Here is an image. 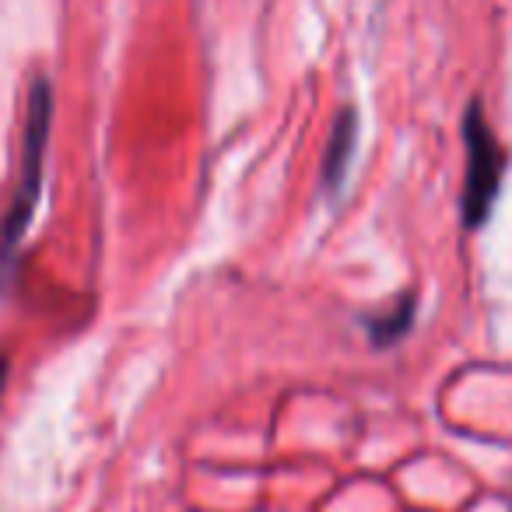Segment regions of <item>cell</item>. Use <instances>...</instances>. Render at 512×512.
I'll use <instances>...</instances> for the list:
<instances>
[{
  "label": "cell",
  "mask_w": 512,
  "mask_h": 512,
  "mask_svg": "<svg viewBox=\"0 0 512 512\" xmlns=\"http://www.w3.org/2000/svg\"><path fill=\"white\" fill-rule=\"evenodd\" d=\"M509 512H512V505H509Z\"/></svg>",
  "instance_id": "obj_6"
},
{
  "label": "cell",
  "mask_w": 512,
  "mask_h": 512,
  "mask_svg": "<svg viewBox=\"0 0 512 512\" xmlns=\"http://www.w3.org/2000/svg\"><path fill=\"white\" fill-rule=\"evenodd\" d=\"M414 313H418V295L407 292L393 302L386 313H376L365 320V330H369L372 344L376 348H393L400 337H407V330L414 327Z\"/></svg>",
  "instance_id": "obj_4"
},
{
  "label": "cell",
  "mask_w": 512,
  "mask_h": 512,
  "mask_svg": "<svg viewBox=\"0 0 512 512\" xmlns=\"http://www.w3.org/2000/svg\"><path fill=\"white\" fill-rule=\"evenodd\" d=\"M50 123H53V88L46 78H36L29 88V113H25V141H22V176L18 190L11 197V207L0 218V292L8 288L15 256L36 218L39 193H43V165H46V144H50Z\"/></svg>",
  "instance_id": "obj_1"
},
{
  "label": "cell",
  "mask_w": 512,
  "mask_h": 512,
  "mask_svg": "<svg viewBox=\"0 0 512 512\" xmlns=\"http://www.w3.org/2000/svg\"><path fill=\"white\" fill-rule=\"evenodd\" d=\"M355 148H358V113L355 109H341V116L334 120V134H330V144H327V155H323V190L330 197L344 190V179H348V165L355 158Z\"/></svg>",
  "instance_id": "obj_3"
},
{
  "label": "cell",
  "mask_w": 512,
  "mask_h": 512,
  "mask_svg": "<svg viewBox=\"0 0 512 512\" xmlns=\"http://www.w3.org/2000/svg\"><path fill=\"white\" fill-rule=\"evenodd\" d=\"M463 144H467V183H463V225L481 228L502 193V176L509 155L484 116V102L474 99L463 116Z\"/></svg>",
  "instance_id": "obj_2"
},
{
  "label": "cell",
  "mask_w": 512,
  "mask_h": 512,
  "mask_svg": "<svg viewBox=\"0 0 512 512\" xmlns=\"http://www.w3.org/2000/svg\"><path fill=\"white\" fill-rule=\"evenodd\" d=\"M8 372H11V358L0 355V397H4V386H8Z\"/></svg>",
  "instance_id": "obj_5"
}]
</instances>
